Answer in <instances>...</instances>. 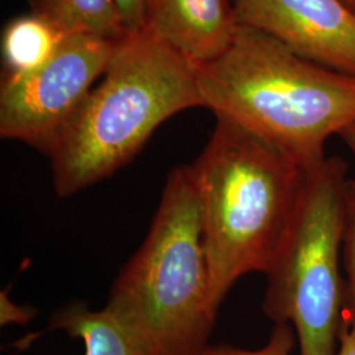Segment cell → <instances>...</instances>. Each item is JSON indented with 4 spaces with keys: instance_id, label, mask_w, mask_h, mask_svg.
Segmentation results:
<instances>
[{
    "instance_id": "5bb4252c",
    "label": "cell",
    "mask_w": 355,
    "mask_h": 355,
    "mask_svg": "<svg viewBox=\"0 0 355 355\" xmlns=\"http://www.w3.org/2000/svg\"><path fill=\"white\" fill-rule=\"evenodd\" d=\"M128 33L141 32L145 26L146 13L152 0H116Z\"/></svg>"
},
{
    "instance_id": "8992f818",
    "label": "cell",
    "mask_w": 355,
    "mask_h": 355,
    "mask_svg": "<svg viewBox=\"0 0 355 355\" xmlns=\"http://www.w3.org/2000/svg\"><path fill=\"white\" fill-rule=\"evenodd\" d=\"M119 41L69 35L35 71L6 76L0 89V136L45 153L114 58Z\"/></svg>"
},
{
    "instance_id": "7c38bea8",
    "label": "cell",
    "mask_w": 355,
    "mask_h": 355,
    "mask_svg": "<svg viewBox=\"0 0 355 355\" xmlns=\"http://www.w3.org/2000/svg\"><path fill=\"white\" fill-rule=\"evenodd\" d=\"M343 263L345 265V324L355 334V180L349 179L345 199Z\"/></svg>"
},
{
    "instance_id": "5b68a950",
    "label": "cell",
    "mask_w": 355,
    "mask_h": 355,
    "mask_svg": "<svg viewBox=\"0 0 355 355\" xmlns=\"http://www.w3.org/2000/svg\"><path fill=\"white\" fill-rule=\"evenodd\" d=\"M347 165L327 157L309 168L290 234L266 274L263 312L290 324L299 355H337L345 324L343 261Z\"/></svg>"
},
{
    "instance_id": "8fae6325",
    "label": "cell",
    "mask_w": 355,
    "mask_h": 355,
    "mask_svg": "<svg viewBox=\"0 0 355 355\" xmlns=\"http://www.w3.org/2000/svg\"><path fill=\"white\" fill-rule=\"evenodd\" d=\"M35 13L48 19L64 35H87L120 41L125 37L116 0H32Z\"/></svg>"
},
{
    "instance_id": "e0dca14e",
    "label": "cell",
    "mask_w": 355,
    "mask_h": 355,
    "mask_svg": "<svg viewBox=\"0 0 355 355\" xmlns=\"http://www.w3.org/2000/svg\"><path fill=\"white\" fill-rule=\"evenodd\" d=\"M338 137L343 140L346 148L355 157V120L343 129V132L338 135Z\"/></svg>"
},
{
    "instance_id": "ba28073f",
    "label": "cell",
    "mask_w": 355,
    "mask_h": 355,
    "mask_svg": "<svg viewBox=\"0 0 355 355\" xmlns=\"http://www.w3.org/2000/svg\"><path fill=\"white\" fill-rule=\"evenodd\" d=\"M237 28L229 0H152L142 31L203 64L227 51Z\"/></svg>"
},
{
    "instance_id": "277c9868",
    "label": "cell",
    "mask_w": 355,
    "mask_h": 355,
    "mask_svg": "<svg viewBox=\"0 0 355 355\" xmlns=\"http://www.w3.org/2000/svg\"><path fill=\"white\" fill-rule=\"evenodd\" d=\"M105 308L141 355H203L211 346L218 311L191 165L167 177L148 236L114 280Z\"/></svg>"
},
{
    "instance_id": "ac0fdd59",
    "label": "cell",
    "mask_w": 355,
    "mask_h": 355,
    "mask_svg": "<svg viewBox=\"0 0 355 355\" xmlns=\"http://www.w3.org/2000/svg\"><path fill=\"white\" fill-rule=\"evenodd\" d=\"M343 1L347 6V8L355 15V0H343Z\"/></svg>"
},
{
    "instance_id": "3957f363",
    "label": "cell",
    "mask_w": 355,
    "mask_h": 355,
    "mask_svg": "<svg viewBox=\"0 0 355 355\" xmlns=\"http://www.w3.org/2000/svg\"><path fill=\"white\" fill-rule=\"evenodd\" d=\"M193 107H203L196 64L144 31L129 33L46 152L57 193L111 177L167 119Z\"/></svg>"
},
{
    "instance_id": "52a82bcc",
    "label": "cell",
    "mask_w": 355,
    "mask_h": 355,
    "mask_svg": "<svg viewBox=\"0 0 355 355\" xmlns=\"http://www.w3.org/2000/svg\"><path fill=\"white\" fill-rule=\"evenodd\" d=\"M234 16L295 54L355 76V15L343 0H236Z\"/></svg>"
},
{
    "instance_id": "6da1fadb",
    "label": "cell",
    "mask_w": 355,
    "mask_h": 355,
    "mask_svg": "<svg viewBox=\"0 0 355 355\" xmlns=\"http://www.w3.org/2000/svg\"><path fill=\"white\" fill-rule=\"evenodd\" d=\"M203 107L312 168L330 137L355 120V76L295 54L240 26L221 55L196 64Z\"/></svg>"
},
{
    "instance_id": "4fadbf2b",
    "label": "cell",
    "mask_w": 355,
    "mask_h": 355,
    "mask_svg": "<svg viewBox=\"0 0 355 355\" xmlns=\"http://www.w3.org/2000/svg\"><path fill=\"white\" fill-rule=\"evenodd\" d=\"M296 334L290 324H275L268 341L259 349H241L227 343L209 346L203 355H291Z\"/></svg>"
},
{
    "instance_id": "9c48e42d",
    "label": "cell",
    "mask_w": 355,
    "mask_h": 355,
    "mask_svg": "<svg viewBox=\"0 0 355 355\" xmlns=\"http://www.w3.org/2000/svg\"><path fill=\"white\" fill-rule=\"evenodd\" d=\"M51 329L79 338L85 355H141L127 329L107 308L92 311L82 303L67 305L53 315Z\"/></svg>"
},
{
    "instance_id": "30bf717a",
    "label": "cell",
    "mask_w": 355,
    "mask_h": 355,
    "mask_svg": "<svg viewBox=\"0 0 355 355\" xmlns=\"http://www.w3.org/2000/svg\"><path fill=\"white\" fill-rule=\"evenodd\" d=\"M66 36L38 13L13 19L6 26L1 40L8 71L6 76H21L35 71L51 58Z\"/></svg>"
},
{
    "instance_id": "2e32d148",
    "label": "cell",
    "mask_w": 355,
    "mask_h": 355,
    "mask_svg": "<svg viewBox=\"0 0 355 355\" xmlns=\"http://www.w3.org/2000/svg\"><path fill=\"white\" fill-rule=\"evenodd\" d=\"M337 355H355V334L343 328Z\"/></svg>"
},
{
    "instance_id": "9a60e30c",
    "label": "cell",
    "mask_w": 355,
    "mask_h": 355,
    "mask_svg": "<svg viewBox=\"0 0 355 355\" xmlns=\"http://www.w3.org/2000/svg\"><path fill=\"white\" fill-rule=\"evenodd\" d=\"M32 318V313L28 312V309H24L21 306H17L15 309V305L8 302V299L3 297L1 299V324H8V322H19V324H26Z\"/></svg>"
},
{
    "instance_id": "7a4b0ae2",
    "label": "cell",
    "mask_w": 355,
    "mask_h": 355,
    "mask_svg": "<svg viewBox=\"0 0 355 355\" xmlns=\"http://www.w3.org/2000/svg\"><path fill=\"white\" fill-rule=\"evenodd\" d=\"M191 168L199 191L212 302L252 272L266 275L304 195L305 168L225 117Z\"/></svg>"
}]
</instances>
